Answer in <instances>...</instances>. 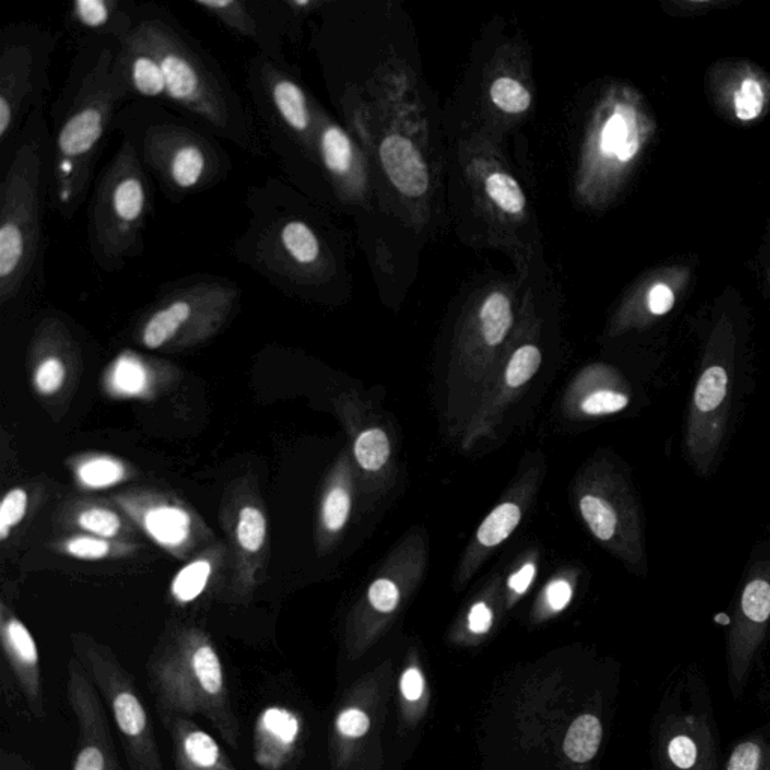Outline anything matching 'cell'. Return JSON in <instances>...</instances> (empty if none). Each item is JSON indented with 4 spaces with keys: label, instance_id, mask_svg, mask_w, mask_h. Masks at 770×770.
Returning a JSON list of instances; mask_svg holds the SVG:
<instances>
[{
    "label": "cell",
    "instance_id": "6da1fadb",
    "mask_svg": "<svg viewBox=\"0 0 770 770\" xmlns=\"http://www.w3.org/2000/svg\"><path fill=\"white\" fill-rule=\"evenodd\" d=\"M116 46L106 40L85 44L52 107L49 205L64 220L74 219L82 208L107 137L130 101L113 67Z\"/></svg>",
    "mask_w": 770,
    "mask_h": 770
},
{
    "label": "cell",
    "instance_id": "7a4b0ae2",
    "mask_svg": "<svg viewBox=\"0 0 770 770\" xmlns=\"http://www.w3.org/2000/svg\"><path fill=\"white\" fill-rule=\"evenodd\" d=\"M246 208V228L231 246L241 265L292 295L336 282V252L300 191L270 176L247 190Z\"/></svg>",
    "mask_w": 770,
    "mask_h": 770
},
{
    "label": "cell",
    "instance_id": "3957f363",
    "mask_svg": "<svg viewBox=\"0 0 770 770\" xmlns=\"http://www.w3.org/2000/svg\"><path fill=\"white\" fill-rule=\"evenodd\" d=\"M134 31L161 62L172 106L252 157H270L252 110L219 62L195 38L160 8L139 10Z\"/></svg>",
    "mask_w": 770,
    "mask_h": 770
},
{
    "label": "cell",
    "instance_id": "277c9868",
    "mask_svg": "<svg viewBox=\"0 0 770 770\" xmlns=\"http://www.w3.org/2000/svg\"><path fill=\"white\" fill-rule=\"evenodd\" d=\"M44 110L29 116L0 184V303L40 283L43 219L49 202L53 137Z\"/></svg>",
    "mask_w": 770,
    "mask_h": 770
},
{
    "label": "cell",
    "instance_id": "5b68a950",
    "mask_svg": "<svg viewBox=\"0 0 770 770\" xmlns=\"http://www.w3.org/2000/svg\"><path fill=\"white\" fill-rule=\"evenodd\" d=\"M115 130L130 140L146 172L172 204L213 190L234 167L216 136L157 103L127 104Z\"/></svg>",
    "mask_w": 770,
    "mask_h": 770
},
{
    "label": "cell",
    "instance_id": "8992f818",
    "mask_svg": "<svg viewBox=\"0 0 770 770\" xmlns=\"http://www.w3.org/2000/svg\"><path fill=\"white\" fill-rule=\"evenodd\" d=\"M246 89L262 140L291 181H304L307 170L321 169L318 154L321 106L285 59L256 53L246 67Z\"/></svg>",
    "mask_w": 770,
    "mask_h": 770
},
{
    "label": "cell",
    "instance_id": "52a82bcc",
    "mask_svg": "<svg viewBox=\"0 0 770 770\" xmlns=\"http://www.w3.org/2000/svg\"><path fill=\"white\" fill-rule=\"evenodd\" d=\"M152 208L151 176L130 140L122 137L95 179L89 207V253L100 270L116 273L143 255Z\"/></svg>",
    "mask_w": 770,
    "mask_h": 770
},
{
    "label": "cell",
    "instance_id": "ba28073f",
    "mask_svg": "<svg viewBox=\"0 0 770 770\" xmlns=\"http://www.w3.org/2000/svg\"><path fill=\"white\" fill-rule=\"evenodd\" d=\"M58 34L14 23L0 35V145H16L32 113L46 107L50 64Z\"/></svg>",
    "mask_w": 770,
    "mask_h": 770
},
{
    "label": "cell",
    "instance_id": "9c48e42d",
    "mask_svg": "<svg viewBox=\"0 0 770 770\" xmlns=\"http://www.w3.org/2000/svg\"><path fill=\"white\" fill-rule=\"evenodd\" d=\"M240 298L241 289L228 277L195 274L175 280L146 313L140 342L160 349L176 340L210 336L228 321Z\"/></svg>",
    "mask_w": 770,
    "mask_h": 770
},
{
    "label": "cell",
    "instance_id": "30bf717a",
    "mask_svg": "<svg viewBox=\"0 0 770 770\" xmlns=\"http://www.w3.org/2000/svg\"><path fill=\"white\" fill-rule=\"evenodd\" d=\"M733 355V336L727 328L719 327L707 345L686 420V458L700 477L713 473L727 435L734 387Z\"/></svg>",
    "mask_w": 770,
    "mask_h": 770
},
{
    "label": "cell",
    "instance_id": "8fae6325",
    "mask_svg": "<svg viewBox=\"0 0 770 770\" xmlns=\"http://www.w3.org/2000/svg\"><path fill=\"white\" fill-rule=\"evenodd\" d=\"M641 149L637 116L625 104L614 103L599 112L584 152V181L611 175L628 166Z\"/></svg>",
    "mask_w": 770,
    "mask_h": 770
},
{
    "label": "cell",
    "instance_id": "7c38bea8",
    "mask_svg": "<svg viewBox=\"0 0 770 770\" xmlns=\"http://www.w3.org/2000/svg\"><path fill=\"white\" fill-rule=\"evenodd\" d=\"M191 4L213 17L223 28L258 47L261 55L283 58V32L274 2L193 0Z\"/></svg>",
    "mask_w": 770,
    "mask_h": 770
},
{
    "label": "cell",
    "instance_id": "4fadbf2b",
    "mask_svg": "<svg viewBox=\"0 0 770 770\" xmlns=\"http://www.w3.org/2000/svg\"><path fill=\"white\" fill-rule=\"evenodd\" d=\"M318 154L321 170L334 193L345 204L358 202L366 193L363 160L348 131L343 130L324 110H319Z\"/></svg>",
    "mask_w": 770,
    "mask_h": 770
},
{
    "label": "cell",
    "instance_id": "5bb4252c",
    "mask_svg": "<svg viewBox=\"0 0 770 770\" xmlns=\"http://www.w3.org/2000/svg\"><path fill=\"white\" fill-rule=\"evenodd\" d=\"M113 67L127 88L130 100L170 104L161 62L136 31L116 46Z\"/></svg>",
    "mask_w": 770,
    "mask_h": 770
},
{
    "label": "cell",
    "instance_id": "9a60e30c",
    "mask_svg": "<svg viewBox=\"0 0 770 770\" xmlns=\"http://www.w3.org/2000/svg\"><path fill=\"white\" fill-rule=\"evenodd\" d=\"M378 160L382 173L399 195L422 199L431 190V173L425 155L416 142L396 131L382 136L378 143Z\"/></svg>",
    "mask_w": 770,
    "mask_h": 770
},
{
    "label": "cell",
    "instance_id": "2e32d148",
    "mask_svg": "<svg viewBox=\"0 0 770 770\" xmlns=\"http://www.w3.org/2000/svg\"><path fill=\"white\" fill-rule=\"evenodd\" d=\"M137 10L125 0H76L68 10V23L85 37L119 44L137 25Z\"/></svg>",
    "mask_w": 770,
    "mask_h": 770
},
{
    "label": "cell",
    "instance_id": "e0dca14e",
    "mask_svg": "<svg viewBox=\"0 0 770 770\" xmlns=\"http://www.w3.org/2000/svg\"><path fill=\"white\" fill-rule=\"evenodd\" d=\"M482 191L495 213L510 220L524 219L527 198L515 176L501 167H489L482 176Z\"/></svg>",
    "mask_w": 770,
    "mask_h": 770
},
{
    "label": "cell",
    "instance_id": "ac0fdd59",
    "mask_svg": "<svg viewBox=\"0 0 770 770\" xmlns=\"http://www.w3.org/2000/svg\"><path fill=\"white\" fill-rule=\"evenodd\" d=\"M477 319L485 342L491 346L500 345L513 324L510 295L503 288L491 289L480 303Z\"/></svg>",
    "mask_w": 770,
    "mask_h": 770
},
{
    "label": "cell",
    "instance_id": "d6986e66",
    "mask_svg": "<svg viewBox=\"0 0 770 770\" xmlns=\"http://www.w3.org/2000/svg\"><path fill=\"white\" fill-rule=\"evenodd\" d=\"M602 742V725L596 716L581 715L572 722L563 749L575 763H587L598 754Z\"/></svg>",
    "mask_w": 770,
    "mask_h": 770
},
{
    "label": "cell",
    "instance_id": "ffe728a7",
    "mask_svg": "<svg viewBox=\"0 0 770 770\" xmlns=\"http://www.w3.org/2000/svg\"><path fill=\"white\" fill-rule=\"evenodd\" d=\"M145 528L155 542L176 546L188 536L190 516L178 507H155L145 516Z\"/></svg>",
    "mask_w": 770,
    "mask_h": 770
},
{
    "label": "cell",
    "instance_id": "44dd1931",
    "mask_svg": "<svg viewBox=\"0 0 770 770\" xmlns=\"http://www.w3.org/2000/svg\"><path fill=\"white\" fill-rule=\"evenodd\" d=\"M489 101L498 112L507 116H521L533 106L530 89L512 76H498L488 91Z\"/></svg>",
    "mask_w": 770,
    "mask_h": 770
},
{
    "label": "cell",
    "instance_id": "7402d4cb",
    "mask_svg": "<svg viewBox=\"0 0 770 770\" xmlns=\"http://www.w3.org/2000/svg\"><path fill=\"white\" fill-rule=\"evenodd\" d=\"M581 513L598 539L608 542L619 534L620 515L610 501L586 495L581 500Z\"/></svg>",
    "mask_w": 770,
    "mask_h": 770
},
{
    "label": "cell",
    "instance_id": "603a6c76",
    "mask_svg": "<svg viewBox=\"0 0 770 770\" xmlns=\"http://www.w3.org/2000/svg\"><path fill=\"white\" fill-rule=\"evenodd\" d=\"M300 730V724L295 715L280 707H270L259 719V731L267 737L268 742L277 748H288L295 742Z\"/></svg>",
    "mask_w": 770,
    "mask_h": 770
},
{
    "label": "cell",
    "instance_id": "cb8c5ba5",
    "mask_svg": "<svg viewBox=\"0 0 770 770\" xmlns=\"http://www.w3.org/2000/svg\"><path fill=\"white\" fill-rule=\"evenodd\" d=\"M519 521H521V510L516 504H501L480 525L477 537L482 545H500L518 527Z\"/></svg>",
    "mask_w": 770,
    "mask_h": 770
},
{
    "label": "cell",
    "instance_id": "d4e9b609",
    "mask_svg": "<svg viewBox=\"0 0 770 770\" xmlns=\"http://www.w3.org/2000/svg\"><path fill=\"white\" fill-rule=\"evenodd\" d=\"M211 576V564L207 560H198L195 563L187 564L184 569L179 570L172 584V593L179 602L195 601L205 587Z\"/></svg>",
    "mask_w": 770,
    "mask_h": 770
},
{
    "label": "cell",
    "instance_id": "484cf974",
    "mask_svg": "<svg viewBox=\"0 0 770 770\" xmlns=\"http://www.w3.org/2000/svg\"><path fill=\"white\" fill-rule=\"evenodd\" d=\"M354 450L361 467L369 471L379 470L390 456L389 438L381 429H370L358 437Z\"/></svg>",
    "mask_w": 770,
    "mask_h": 770
},
{
    "label": "cell",
    "instance_id": "4316f807",
    "mask_svg": "<svg viewBox=\"0 0 770 770\" xmlns=\"http://www.w3.org/2000/svg\"><path fill=\"white\" fill-rule=\"evenodd\" d=\"M196 679L207 694L219 695L223 689V670L219 656L211 646H201L193 655Z\"/></svg>",
    "mask_w": 770,
    "mask_h": 770
},
{
    "label": "cell",
    "instance_id": "83f0119b",
    "mask_svg": "<svg viewBox=\"0 0 770 770\" xmlns=\"http://www.w3.org/2000/svg\"><path fill=\"white\" fill-rule=\"evenodd\" d=\"M113 712H115L118 727L127 736L137 737L145 731L146 713L142 703L131 692H119L113 700Z\"/></svg>",
    "mask_w": 770,
    "mask_h": 770
},
{
    "label": "cell",
    "instance_id": "f1b7e54d",
    "mask_svg": "<svg viewBox=\"0 0 770 770\" xmlns=\"http://www.w3.org/2000/svg\"><path fill=\"white\" fill-rule=\"evenodd\" d=\"M184 752L190 763L201 769H213L219 764L222 755L216 740L201 730L190 731L185 736Z\"/></svg>",
    "mask_w": 770,
    "mask_h": 770
},
{
    "label": "cell",
    "instance_id": "f546056e",
    "mask_svg": "<svg viewBox=\"0 0 770 770\" xmlns=\"http://www.w3.org/2000/svg\"><path fill=\"white\" fill-rule=\"evenodd\" d=\"M124 477V467L110 458L92 459L79 468V479L92 489L115 485Z\"/></svg>",
    "mask_w": 770,
    "mask_h": 770
},
{
    "label": "cell",
    "instance_id": "4dcf8cb0",
    "mask_svg": "<svg viewBox=\"0 0 770 770\" xmlns=\"http://www.w3.org/2000/svg\"><path fill=\"white\" fill-rule=\"evenodd\" d=\"M267 536V521L261 510L256 507H244L240 512L237 525V539L241 548L247 552L261 549Z\"/></svg>",
    "mask_w": 770,
    "mask_h": 770
},
{
    "label": "cell",
    "instance_id": "1f68e13d",
    "mask_svg": "<svg viewBox=\"0 0 770 770\" xmlns=\"http://www.w3.org/2000/svg\"><path fill=\"white\" fill-rule=\"evenodd\" d=\"M734 115L739 121L749 122L757 119L764 109V92L760 82L745 79L733 97Z\"/></svg>",
    "mask_w": 770,
    "mask_h": 770
},
{
    "label": "cell",
    "instance_id": "d6a6232c",
    "mask_svg": "<svg viewBox=\"0 0 770 770\" xmlns=\"http://www.w3.org/2000/svg\"><path fill=\"white\" fill-rule=\"evenodd\" d=\"M542 355L533 345H525L513 354L506 370V381L510 387H521L530 381L539 370Z\"/></svg>",
    "mask_w": 770,
    "mask_h": 770
},
{
    "label": "cell",
    "instance_id": "836d02e7",
    "mask_svg": "<svg viewBox=\"0 0 770 770\" xmlns=\"http://www.w3.org/2000/svg\"><path fill=\"white\" fill-rule=\"evenodd\" d=\"M5 638H7L8 646L13 650L14 655L23 664H37V644H35L31 632L28 631V628L22 622H19L17 619H11L8 625L5 626Z\"/></svg>",
    "mask_w": 770,
    "mask_h": 770
},
{
    "label": "cell",
    "instance_id": "e575fe53",
    "mask_svg": "<svg viewBox=\"0 0 770 770\" xmlns=\"http://www.w3.org/2000/svg\"><path fill=\"white\" fill-rule=\"evenodd\" d=\"M28 510V494L23 489H13L0 504V540H7L13 527L20 524Z\"/></svg>",
    "mask_w": 770,
    "mask_h": 770
},
{
    "label": "cell",
    "instance_id": "d590c367",
    "mask_svg": "<svg viewBox=\"0 0 770 770\" xmlns=\"http://www.w3.org/2000/svg\"><path fill=\"white\" fill-rule=\"evenodd\" d=\"M79 525L83 530L107 539L116 536L121 530V519L112 510L88 509L80 513Z\"/></svg>",
    "mask_w": 770,
    "mask_h": 770
},
{
    "label": "cell",
    "instance_id": "8d00e7d4",
    "mask_svg": "<svg viewBox=\"0 0 770 770\" xmlns=\"http://www.w3.org/2000/svg\"><path fill=\"white\" fill-rule=\"evenodd\" d=\"M65 364L56 355H50L41 361L35 372V387L41 395H53L61 389L65 379Z\"/></svg>",
    "mask_w": 770,
    "mask_h": 770
},
{
    "label": "cell",
    "instance_id": "74e56055",
    "mask_svg": "<svg viewBox=\"0 0 770 770\" xmlns=\"http://www.w3.org/2000/svg\"><path fill=\"white\" fill-rule=\"evenodd\" d=\"M629 405V398L625 393L613 392V390H601L593 393L584 401V413L589 416H602V414L620 413Z\"/></svg>",
    "mask_w": 770,
    "mask_h": 770
},
{
    "label": "cell",
    "instance_id": "f35d334b",
    "mask_svg": "<svg viewBox=\"0 0 770 770\" xmlns=\"http://www.w3.org/2000/svg\"><path fill=\"white\" fill-rule=\"evenodd\" d=\"M349 510H351V500L346 491L340 488L333 489L325 498L324 510H322L327 528L331 531L340 530L348 519Z\"/></svg>",
    "mask_w": 770,
    "mask_h": 770
},
{
    "label": "cell",
    "instance_id": "ab89813d",
    "mask_svg": "<svg viewBox=\"0 0 770 770\" xmlns=\"http://www.w3.org/2000/svg\"><path fill=\"white\" fill-rule=\"evenodd\" d=\"M68 554L82 560H100L110 552V543L98 537H76L65 546Z\"/></svg>",
    "mask_w": 770,
    "mask_h": 770
},
{
    "label": "cell",
    "instance_id": "60d3db41",
    "mask_svg": "<svg viewBox=\"0 0 770 770\" xmlns=\"http://www.w3.org/2000/svg\"><path fill=\"white\" fill-rule=\"evenodd\" d=\"M369 601L375 610L392 613L399 604L398 587L389 580L375 581L369 590Z\"/></svg>",
    "mask_w": 770,
    "mask_h": 770
},
{
    "label": "cell",
    "instance_id": "b9f144b4",
    "mask_svg": "<svg viewBox=\"0 0 770 770\" xmlns=\"http://www.w3.org/2000/svg\"><path fill=\"white\" fill-rule=\"evenodd\" d=\"M115 378L119 389L127 393H137L145 385V372H143L142 366L131 358H124V360L119 361Z\"/></svg>",
    "mask_w": 770,
    "mask_h": 770
},
{
    "label": "cell",
    "instance_id": "7bdbcfd3",
    "mask_svg": "<svg viewBox=\"0 0 770 770\" xmlns=\"http://www.w3.org/2000/svg\"><path fill=\"white\" fill-rule=\"evenodd\" d=\"M676 294L665 283H656L647 292L646 309L652 316H664L673 310Z\"/></svg>",
    "mask_w": 770,
    "mask_h": 770
},
{
    "label": "cell",
    "instance_id": "ee69618b",
    "mask_svg": "<svg viewBox=\"0 0 770 770\" xmlns=\"http://www.w3.org/2000/svg\"><path fill=\"white\" fill-rule=\"evenodd\" d=\"M370 721L369 716L360 709H348L345 712L340 713L337 718V730L343 734V736L355 737L364 736L369 730Z\"/></svg>",
    "mask_w": 770,
    "mask_h": 770
},
{
    "label": "cell",
    "instance_id": "f6af8a7d",
    "mask_svg": "<svg viewBox=\"0 0 770 770\" xmlns=\"http://www.w3.org/2000/svg\"><path fill=\"white\" fill-rule=\"evenodd\" d=\"M668 755L679 769H691L697 761V746L689 737L677 736L668 746Z\"/></svg>",
    "mask_w": 770,
    "mask_h": 770
},
{
    "label": "cell",
    "instance_id": "bcb514c9",
    "mask_svg": "<svg viewBox=\"0 0 770 770\" xmlns=\"http://www.w3.org/2000/svg\"><path fill=\"white\" fill-rule=\"evenodd\" d=\"M760 764V748L755 743H742L731 754L728 770H757Z\"/></svg>",
    "mask_w": 770,
    "mask_h": 770
},
{
    "label": "cell",
    "instance_id": "7dc6e473",
    "mask_svg": "<svg viewBox=\"0 0 770 770\" xmlns=\"http://www.w3.org/2000/svg\"><path fill=\"white\" fill-rule=\"evenodd\" d=\"M401 691L404 697L410 701H417L422 698L425 691V680L422 673L417 668H408L402 676Z\"/></svg>",
    "mask_w": 770,
    "mask_h": 770
},
{
    "label": "cell",
    "instance_id": "c3c4849f",
    "mask_svg": "<svg viewBox=\"0 0 770 770\" xmlns=\"http://www.w3.org/2000/svg\"><path fill=\"white\" fill-rule=\"evenodd\" d=\"M74 770H106V760H104L101 749L95 748V746L82 749L77 755Z\"/></svg>",
    "mask_w": 770,
    "mask_h": 770
},
{
    "label": "cell",
    "instance_id": "681fc988",
    "mask_svg": "<svg viewBox=\"0 0 770 770\" xmlns=\"http://www.w3.org/2000/svg\"><path fill=\"white\" fill-rule=\"evenodd\" d=\"M492 625V613L489 610L488 605L476 604L471 608L470 616H468V626L474 634H485L489 631Z\"/></svg>",
    "mask_w": 770,
    "mask_h": 770
},
{
    "label": "cell",
    "instance_id": "f907efd6",
    "mask_svg": "<svg viewBox=\"0 0 770 770\" xmlns=\"http://www.w3.org/2000/svg\"><path fill=\"white\" fill-rule=\"evenodd\" d=\"M572 599V589L566 581H554L548 587V604L554 611H561L567 607Z\"/></svg>",
    "mask_w": 770,
    "mask_h": 770
},
{
    "label": "cell",
    "instance_id": "816d5d0a",
    "mask_svg": "<svg viewBox=\"0 0 770 770\" xmlns=\"http://www.w3.org/2000/svg\"><path fill=\"white\" fill-rule=\"evenodd\" d=\"M534 575H536V567H534V564H525V566L522 567L519 572H516L515 575L510 576V589L515 590L516 593L527 592L531 581H533Z\"/></svg>",
    "mask_w": 770,
    "mask_h": 770
}]
</instances>
